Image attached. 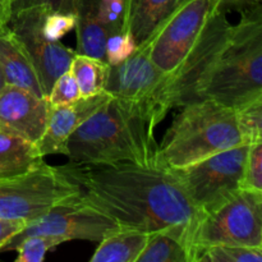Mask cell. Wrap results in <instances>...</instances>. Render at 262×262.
Wrapping results in <instances>:
<instances>
[{
	"instance_id": "1",
	"label": "cell",
	"mask_w": 262,
	"mask_h": 262,
	"mask_svg": "<svg viewBox=\"0 0 262 262\" xmlns=\"http://www.w3.org/2000/svg\"><path fill=\"white\" fill-rule=\"evenodd\" d=\"M58 168L78 184L84 204L120 228L177 235L188 246L193 261V235L204 212L158 156L148 163H69Z\"/></svg>"
},
{
	"instance_id": "2",
	"label": "cell",
	"mask_w": 262,
	"mask_h": 262,
	"mask_svg": "<svg viewBox=\"0 0 262 262\" xmlns=\"http://www.w3.org/2000/svg\"><path fill=\"white\" fill-rule=\"evenodd\" d=\"M155 127L142 106L112 96L74 130L66 156L74 164L148 163L158 156Z\"/></svg>"
},
{
	"instance_id": "3",
	"label": "cell",
	"mask_w": 262,
	"mask_h": 262,
	"mask_svg": "<svg viewBox=\"0 0 262 262\" xmlns=\"http://www.w3.org/2000/svg\"><path fill=\"white\" fill-rule=\"evenodd\" d=\"M262 96L261 4L245 8L233 25L229 38L199 91V100L210 99L237 107Z\"/></svg>"
},
{
	"instance_id": "4",
	"label": "cell",
	"mask_w": 262,
	"mask_h": 262,
	"mask_svg": "<svg viewBox=\"0 0 262 262\" xmlns=\"http://www.w3.org/2000/svg\"><path fill=\"white\" fill-rule=\"evenodd\" d=\"M181 107L159 145L158 158L168 168H184L217 152L246 145L233 107L210 99L196 100Z\"/></svg>"
},
{
	"instance_id": "5",
	"label": "cell",
	"mask_w": 262,
	"mask_h": 262,
	"mask_svg": "<svg viewBox=\"0 0 262 262\" xmlns=\"http://www.w3.org/2000/svg\"><path fill=\"white\" fill-rule=\"evenodd\" d=\"M232 27L227 18V10L220 7L184 60L173 73L166 76L156 97L158 123L163 122L173 107H181L199 100L200 89L227 43Z\"/></svg>"
},
{
	"instance_id": "6",
	"label": "cell",
	"mask_w": 262,
	"mask_h": 262,
	"mask_svg": "<svg viewBox=\"0 0 262 262\" xmlns=\"http://www.w3.org/2000/svg\"><path fill=\"white\" fill-rule=\"evenodd\" d=\"M81 193L58 166L43 163L22 176L0 178V219L30 223L59 202Z\"/></svg>"
},
{
	"instance_id": "7",
	"label": "cell",
	"mask_w": 262,
	"mask_h": 262,
	"mask_svg": "<svg viewBox=\"0 0 262 262\" xmlns=\"http://www.w3.org/2000/svg\"><path fill=\"white\" fill-rule=\"evenodd\" d=\"M215 245L262 248V192L239 189L200 219L193 235L197 252Z\"/></svg>"
},
{
	"instance_id": "8",
	"label": "cell",
	"mask_w": 262,
	"mask_h": 262,
	"mask_svg": "<svg viewBox=\"0 0 262 262\" xmlns=\"http://www.w3.org/2000/svg\"><path fill=\"white\" fill-rule=\"evenodd\" d=\"M248 148L250 145L235 146L184 168L171 170L194 206L206 214L242 189Z\"/></svg>"
},
{
	"instance_id": "9",
	"label": "cell",
	"mask_w": 262,
	"mask_h": 262,
	"mask_svg": "<svg viewBox=\"0 0 262 262\" xmlns=\"http://www.w3.org/2000/svg\"><path fill=\"white\" fill-rule=\"evenodd\" d=\"M222 0H183L147 38L148 56L169 76L196 45Z\"/></svg>"
},
{
	"instance_id": "10",
	"label": "cell",
	"mask_w": 262,
	"mask_h": 262,
	"mask_svg": "<svg viewBox=\"0 0 262 262\" xmlns=\"http://www.w3.org/2000/svg\"><path fill=\"white\" fill-rule=\"evenodd\" d=\"M119 228L114 220L84 204L77 194L59 202L37 219L27 223L18 234L10 238L3 251H14L17 243L30 235L55 237L63 243L73 239L100 242L105 235Z\"/></svg>"
},
{
	"instance_id": "11",
	"label": "cell",
	"mask_w": 262,
	"mask_h": 262,
	"mask_svg": "<svg viewBox=\"0 0 262 262\" xmlns=\"http://www.w3.org/2000/svg\"><path fill=\"white\" fill-rule=\"evenodd\" d=\"M46 7H35L19 10L10 17L9 28L27 50L38 79L48 96L51 86L60 74L69 71L76 50L67 48L60 40H53L43 32Z\"/></svg>"
},
{
	"instance_id": "12",
	"label": "cell",
	"mask_w": 262,
	"mask_h": 262,
	"mask_svg": "<svg viewBox=\"0 0 262 262\" xmlns=\"http://www.w3.org/2000/svg\"><path fill=\"white\" fill-rule=\"evenodd\" d=\"M165 78L166 74L151 61L148 42L145 41L122 61L107 64L104 91L110 96L142 106L158 125L156 97Z\"/></svg>"
},
{
	"instance_id": "13",
	"label": "cell",
	"mask_w": 262,
	"mask_h": 262,
	"mask_svg": "<svg viewBox=\"0 0 262 262\" xmlns=\"http://www.w3.org/2000/svg\"><path fill=\"white\" fill-rule=\"evenodd\" d=\"M51 105L19 87L7 84L0 92V127L37 143L45 132Z\"/></svg>"
},
{
	"instance_id": "14",
	"label": "cell",
	"mask_w": 262,
	"mask_h": 262,
	"mask_svg": "<svg viewBox=\"0 0 262 262\" xmlns=\"http://www.w3.org/2000/svg\"><path fill=\"white\" fill-rule=\"evenodd\" d=\"M107 92L102 91L92 96L81 97L77 101L67 105L51 106L45 132L37 145L41 156L66 155V145L74 130L89 119L110 99Z\"/></svg>"
},
{
	"instance_id": "15",
	"label": "cell",
	"mask_w": 262,
	"mask_h": 262,
	"mask_svg": "<svg viewBox=\"0 0 262 262\" xmlns=\"http://www.w3.org/2000/svg\"><path fill=\"white\" fill-rule=\"evenodd\" d=\"M0 66L7 84L19 87L38 97H48L35 66L9 26H0Z\"/></svg>"
},
{
	"instance_id": "16",
	"label": "cell",
	"mask_w": 262,
	"mask_h": 262,
	"mask_svg": "<svg viewBox=\"0 0 262 262\" xmlns=\"http://www.w3.org/2000/svg\"><path fill=\"white\" fill-rule=\"evenodd\" d=\"M183 0H125L124 31L136 46L145 42Z\"/></svg>"
},
{
	"instance_id": "17",
	"label": "cell",
	"mask_w": 262,
	"mask_h": 262,
	"mask_svg": "<svg viewBox=\"0 0 262 262\" xmlns=\"http://www.w3.org/2000/svg\"><path fill=\"white\" fill-rule=\"evenodd\" d=\"M43 163L36 143L0 127V178L22 176Z\"/></svg>"
},
{
	"instance_id": "18",
	"label": "cell",
	"mask_w": 262,
	"mask_h": 262,
	"mask_svg": "<svg viewBox=\"0 0 262 262\" xmlns=\"http://www.w3.org/2000/svg\"><path fill=\"white\" fill-rule=\"evenodd\" d=\"M150 233L119 228L100 241L91 262H137Z\"/></svg>"
},
{
	"instance_id": "19",
	"label": "cell",
	"mask_w": 262,
	"mask_h": 262,
	"mask_svg": "<svg viewBox=\"0 0 262 262\" xmlns=\"http://www.w3.org/2000/svg\"><path fill=\"white\" fill-rule=\"evenodd\" d=\"M137 262H193L188 246L179 237L159 230L148 234L147 243Z\"/></svg>"
},
{
	"instance_id": "20",
	"label": "cell",
	"mask_w": 262,
	"mask_h": 262,
	"mask_svg": "<svg viewBox=\"0 0 262 262\" xmlns=\"http://www.w3.org/2000/svg\"><path fill=\"white\" fill-rule=\"evenodd\" d=\"M76 14L99 23L107 38L125 32V0H78Z\"/></svg>"
},
{
	"instance_id": "21",
	"label": "cell",
	"mask_w": 262,
	"mask_h": 262,
	"mask_svg": "<svg viewBox=\"0 0 262 262\" xmlns=\"http://www.w3.org/2000/svg\"><path fill=\"white\" fill-rule=\"evenodd\" d=\"M106 69V61L82 54H76L69 66V72L78 84L82 97L104 91Z\"/></svg>"
},
{
	"instance_id": "22",
	"label": "cell",
	"mask_w": 262,
	"mask_h": 262,
	"mask_svg": "<svg viewBox=\"0 0 262 262\" xmlns=\"http://www.w3.org/2000/svg\"><path fill=\"white\" fill-rule=\"evenodd\" d=\"M262 248L215 245L202 248L194 262H261Z\"/></svg>"
},
{
	"instance_id": "23",
	"label": "cell",
	"mask_w": 262,
	"mask_h": 262,
	"mask_svg": "<svg viewBox=\"0 0 262 262\" xmlns=\"http://www.w3.org/2000/svg\"><path fill=\"white\" fill-rule=\"evenodd\" d=\"M238 128L246 145L262 142V96L235 109Z\"/></svg>"
},
{
	"instance_id": "24",
	"label": "cell",
	"mask_w": 262,
	"mask_h": 262,
	"mask_svg": "<svg viewBox=\"0 0 262 262\" xmlns=\"http://www.w3.org/2000/svg\"><path fill=\"white\" fill-rule=\"evenodd\" d=\"M61 243L63 242L59 238L48 237V235H30L23 238L14 247V251L18 252L15 262L43 261L46 253Z\"/></svg>"
},
{
	"instance_id": "25",
	"label": "cell",
	"mask_w": 262,
	"mask_h": 262,
	"mask_svg": "<svg viewBox=\"0 0 262 262\" xmlns=\"http://www.w3.org/2000/svg\"><path fill=\"white\" fill-rule=\"evenodd\" d=\"M241 188L262 192V142L250 145Z\"/></svg>"
},
{
	"instance_id": "26",
	"label": "cell",
	"mask_w": 262,
	"mask_h": 262,
	"mask_svg": "<svg viewBox=\"0 0 262 262\" xmlns=\"http://www.w3.org/2000/svg\"><path fill=\"white\" fill-rule=\"evenodd\" d=\"M81 91L74 81L71 72L67 71L56 78L48 94V100L51 106L67 105L81 99Z\"/></svg>"
},
{
	"instance_id": "27",
	"label": "cell",
	"mask_w": 262,
	"mask_h": 262,
	"mask_svg": "<svg viewBox=\"0 0 262 262\" xmlns=\"http://www.w3.org/2000/svg\"><path fill=\"white\" fill-rule=\"evenodd\" d=\"M76 27V14L49 10L43 20V32L53 40H60Z\"/></svg>"
},
{
	"instance_id": "28",
	"label": "cell",
	"mask_w": 262,
	"mask_h": 262,
	"mask_svg": "<svg viewBox=\"0 0 262 262\" xmlns=\"http://www.w3.org/2000/svg\"><path fill=\"white\" fill-rule=\"evenodd\" d=\"M135 49L136 43L129 33L120 32L110 36L106 41V63H119L127 58Z\"/></svg>"
},
{
	"instance_id": "29",
	"label": "cell",
	"mask_w": 262,
	"mask_h": 262,
	"mask_svg": "<svg viewBox=\"0 0 262 262\" xmlns=\"http://www.w3.org/2000/svg\"><path fill=\"white\" fill-rule=\"evenodd\" d=\"M78 0H13L12 14L35 7H46L54 12L76 14Z\"/></svg>"
},
{
	"instance_id": "30",
	"label": "cell",
	"mask_w": 262,
	"mask_h": 262,
	"mask_svg": "<svg viewBox=\"0 0 262 262\" xmlns=\"http://www.w3.org/2000/svg\"><path fill=\"white\" fill-rule=\"evenodd\" d=\"M26 223L15 222V220L0 219V252L4 246L10 241V238L20 232L25 228Z\"/></svg>"
},
{
	"instance_id": "31",
	"label": "cell",
	"mask_w": 262,
	"mask_h": 262,
	"mask_svg": "<svg viewBox=\"0 0 262 262\" xmlns=\"http://www.w3.org/2000/svg\"><path fill=\"white\" fill-rule=\"evenodd\" d=\"M261 4V0H222V7L225 10L234 8V9H245V8L252 7V5Z\"/></svg>"
},
{
	"instance_id": "32",
	"label": "cell",
	"mask_w": 262,
	"mask_h": 262,
	"mask_svg": "<svg viewBox=\"0 0 262 262\" xmlns=\"http://www.w3.org/2000/svg\"><path fill=\"white\" fill-rule=\"evenodd\" d=\"M12 2L13 0H0V26L9 23L12 17Z\"/></svg>"
},
{
	"instance_id": "33",
	"label": "cell",
	"mask_w": 262,
	"mask_h": 262,
	"mask_svg": "<svg viewBox=\"0 0 262 262\" xmlns=\"http://www.w3.org/2000/svg\"><path fill=\"white\" fill-rule=\"evenodd\" d=\"M5 86H7V81H5L4 73H3L2 66H0V92H2L3 90H4Z\"/></svg>"
}]
</instances>
